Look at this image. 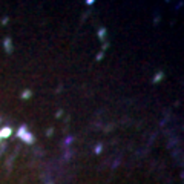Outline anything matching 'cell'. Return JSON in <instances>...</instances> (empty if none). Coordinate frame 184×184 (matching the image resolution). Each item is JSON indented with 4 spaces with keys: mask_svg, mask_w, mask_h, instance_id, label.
I'll use <instances>...</instances> for the list:
<instances>
[{
    "mask_svg": "<svg viewBox=\"0 0 184 184\" xmlns=\"http://www.w3.org/2000/svg\"><path fill=\"white\" fill-rule=\"evenodd\" d=\"M26 132H28V127H26L25 124H23V126H20V129L17 131V138H20V137H22L23 134H26Z\"/></svg>",
    "mask_w": 184,
    "mask_h": 184,
    "instance_id": "52a82bcc",
    "label": "cell"
},
{
    "mask_svg": "<svg viewBox=\"0 0 184 184\" xmlns=\"http://www.w3.org/2000/svg\"><path fill=\"white\" fill-rule=\"evenodd\" d=\"M0 144H2V138H0Z\"/></svg>",
    "mask_w": 184,
    "mask_h": 184,
    "instance_id": "4fadbf2b",
    "label": "cell"
},
{
    "mask_svg": "<svg viewBox=\"0 0 184 184\" xmlns=\"http://www.w3.org/2000/svg\"><path fill=\"white\" fill-rule=\"evenodd\" d=\"M71 141H72V137H69V138H66V144H69Z\"/></svg>",
    "mask_w": 184,
    "mask_h": 184,
    "instance_id": "7c38bea8",
    "label": "cell"
},
{
    "mask_svg": "<svg viewBox=\"0 0 184 184\" xmlns=\"http://www.w3.org/2000/svg\"><path fill=\"white\" fill-rule=\"evenodd\" d=\"M11 134H12V129H11L9 126H3V127H0V138H2V140H5V138L11 137Z\"/></svg>",
    "mask_w": 184,
    "mask_h": 184,
    "instance_id": "6da1fadb",
    "label": "cell"
},
{
    "mask_svg": "<svg viewBox=\"0 0 184 184\" xmlns=\"http://www.w3.org/2000/svg\"><path fill=\"white\" fill-rule=\"evenodd\" d=\"M52 132H54V131H52V127H49V131H48V137H51V135H52Z\"/></svg>",
    "mask_w": 184,
    "mask_h": 184,
    "instance_id": "8fae6325",
    "label": "cell"
},
{
    "mask_svg": "<svg viewBox=\"0 0 184 184\" xmlns=\"http://www.w3.org/2000/svg\"><path fill=\"white\" fill-rule=\"evenodd\" d=\"M31 97H32V92H31L29 89H26V90L22 92V100H29Z\"/></svg>",
    "mask_w": 184,
    "mask_h": 184,
    "instance_id": "8992f818",
    "label": "cell"
},
{
    "mask_svg": "<svg viewBox=\"0 0 184 184\" xmlns=\"http://www.w3.org/2000/svg\"><path fill=\"white\" fill-rule=\"evenodd\" d=\"M20 138H22V140H23L26 144H32V143H34V140H35V138H34V135H32L31 132H26V134H23Z\"/></svg>",
    "mask_w": 184,
    "mask_h": 184,
    "instance_id": "3957f363",
    "label": "cell"
},
{
    "mask_svg": "<svg viewBox=\"0 0 184 184\" xmlns=\"http://www.w3.org/2000/svg\"><path fill=\"white\" fill-rule=\"evenodd\" d=\"M166 77V74L163 72V71H160V72H157V75H154V78H152V83H160L163 78Z\"/></svg>",
    "mask_w": 184,
    "mask_h": 184,
    "instance_id": "277c9868",
    "label": "cell"
},
{
    "mask_svg": "<svg viewBox=\"0 0 184 184\" xmlns=\"http://www.w3.org/2000/svg\"><path fill=\"white\" fill-rule=\"evenodd\" d=\"M106 34H107V32H106V28H100V31H98V39H100L103 43H104V39H106Z\"/></svg>",
    "mask_w": 184,
    "mask_h": 184,
    "instance_id": "5b68a950",
    "label": "cell"
},
{
    "mask_svg": "<svg viewBox=\"0 0 184 184\" xmlns=\"http://www.w3.org/2000/svg\"><path fill=\"white\" fill-rule=\"evenodd\" d=\"M101 150H103V144H97L95 146V154L98 155V154H101Z\"/></svg>",
    "mask_w": 184,
    "mask_h": 184,
    "instance_id": "ba28073f",
    "label": "cell"
},
{
    "mask_svg": "<svg viewBox=\"0 0 184 184\" xmlns=\"http://www.w3.org/2000/svg\"><path fill=\"white\" fill-rule=\"evenodd\" d=\"M3 48H5V51H6L8 54H12L14 48H12V40L9 39V37H6V39L3 40Z\"/></svg>",
    "mask_w": 184,
    "mask_h": 184,
    "instance_id": "7a4b0ae2",
    "label": "cell"
},
{
    "mask_svg": "<svg viewBox=\"0 0 184 184\" xmlns=\"http://www.w3.org/2000/svg\"><path fill=\"white\" fill-rule=\"evenodd\" d=\"M103 55H104V52H103V51L97 54V60H98V62H100V60H103Z\"/></svg>",
    "mask_w": 184,
    "mask_h": 184,
    "instance_id": "9c48e42d",
    "label": "cell"
},
{
    "mask_svg": "<svg viewBox=\"0 0 184 184\" xmlns=\"http://www.w3.org/2000/svg\"><path fill=\"white\" fill-rule=\"evenodd\" d=\"M8 22H9V20H8V17H5V18H3V20H2V23H3V25H6Z\"/></svg>",
    "mask_w": 184,
    "mask_h": 184,
    "instance_id": "30bf717a",
    "label": "cell"
}]
</instances>
